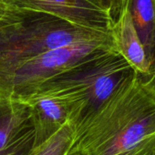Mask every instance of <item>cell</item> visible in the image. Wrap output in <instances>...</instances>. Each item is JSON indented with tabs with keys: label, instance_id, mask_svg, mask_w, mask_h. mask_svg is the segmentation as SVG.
I'll list each match as a JSON object with an SVG mask.
<instances>
[{
	"label": "cell",
	"instance_id": "obj_14",
	"mask_svg": "<svg viewBox=\"0 0 155 155\" xmlns=\"http://www.w3.org/2000/svg\"><path fill=\"white\" fill-rule=\"evenodd\" d=\"M145 85L155 94V49H154V56H153V61L150 68V76L147 78L145 81H142Z\"/></svg>",
	"mask_w": 155,
	"mask_h": 155
},
{
	"label": "cell",
	"instance_id": "obj_4",
	"mask_svg": "<svg viewBox=\"0 0 155 155\" xmlns=\"http://www.w3.org/2000/svg\"><path fill=\"white\" fill-rule=\"evenodd\" d=\"M105 50H117L112 34L58 48L27 59L0 78V96L16 99L30 96L43 85Z\"/></svg>",
	"mask_w": 155,
	"mask_h": 155
},
{
	"label": "cell",
	"instance_id": "obj_6",
	"mask_svg": "<svg viewBox=\"0 0 155 155\" xmlns=\"http://www.w3.org/2000/svg\"><path fill=\"white\" fill-rule=\"evenodd\" d=\"M30 111L34 130V146H37L57 133L66 123L71 122V114L60 100L43 93H34L19 99ZM33 146V147H34Z\"/></svg>",
	"mask_w": 155,
	"mask_h": 155
},
{
	"label": "cell",
	"instance_id": "obj_7",
	"mask_svg": "<svg viewBox=\"0 0 155 155\" xmlns=\"http://www.w3.org/2000/svg\"><path fill=\"white\" fill-rule=\"evenodd\" d=\"M111 34L118 52L129 62L140 79L145 81L150 76V66L126 4L113 25Z\"/></svg>",
	"mask_w": 155,
	"mask_h": 155
},
{
	"label": "cell",
	"instance_id": "obj_5",
	"mask_svg": "<svg viewBox=\"0 0 155 155\" xmlns=\"http://www.w3.org/2000/svg\"><path fill=\"white\" fill-rule=\"evenodd\" d=\"M9 8L45 13L87 29L111 32L114 21L90 0H2Z\"/></svg>",
	"mask_w": 155,
	"mask_h": 155
},
{
	"label": "cell",
	"instance_id": "obj_9",
	"mask_svg": "<svg viewBox=\"0 0 155 155\" xmlns=\"http://www.w3.org/2000/svg\"><path fill=\"white\" fill-rule=\"evenodd\" d=\"M125 4L151 68L155 49V5L152 0H125Z\"/></svg>",
	"mask_w": 155,
	"mask_h": 155
},
{
	"label": "cell",
	"instance_id": "obj_16",
	"mask_svg": "<svg viewBox=\"0 0 155 155\" xmlns=\"http://www.w3.org/2000/svg\"><path fill=\"white\" fill-rule=\"evenodd\" d=\"M152 1H153V3H154V5H155V0H152Z\"/></svg>",
	"mask_w": 155,
	"mask_h": 155
},
{
	"label": "cell",
	"instance_id": "obj_13",
	"mask_svg": "<svg viewBox=\"0 0 155 155\" xmlns=\"http://www.w3.org/2000/svg\"><path fill=\"white\" fill-rule=\"evenodd\" d=\"M129 155H155V133L144 139Z\"/></svg>",
	"mask_w": 155,
	"mask_h": 155
},
{
	"label": "cell",
	"instance_id": "obj_12",
	"mask_svg": "<svg viewBox=\"0 0 155 155\" xmlns=\"http://www.w3.org/2000/svg\"><path fill=\"white\" fill-rule=\"evenodd\" d=\"M110 14L114 23L119 18L125 5V0H90Z\"/></svg>",
	"mask_w": 155,
	"mask_h": 155
},
{
	"label": "cell",
	"instance_id": "obj_10",
	"mask_svg": "<svg viewBox=\"0 0 155 155\" xmlns=\"http://www.w3.org/2000/svg\"><path fill=\"white\" fill-rule=\"evenodd\" d=\"M73 135L74 125L69 121L48 140L34 146L28 155H68Z\"/></svg>",
	"mask_w": 155,
	"mask_h": 155
},
{
	"label": "cell",
	"instance_id": "obj_8",
	"mask_svg": "<svg viewBox=\"0 0 155 155\" xmlns=\"http://www.w3.org/2000/svg\"><path fill=\"white\" fill-rule=\"evenodd\" d=\"M30 128L32 123L27 104L19 99L0 96V151Z\"/></svg>",
	"mask_w": 155,
	"mask_h": 155
},
{
	"label": "cell",
	"instance_id": "obj_2",
	"mask_svg": "<svg viewBox=\"0 0 155 155\" xmlns=\"http://www.w3.org/2000/svg\"><path fill=\"white\" fill-rule=\"evenodd\" d=\"M110 36L111 32L87 29L45 13L8 7L0 19V78L18 64L47 51Z\"/></svg>",
	"mask_w": 155,
	"mask_h": 155
},
{
	"label": "cell",
	"instance_id": "obj_11",
	"mask_svg": "<svg viewBox=\"0 0 155 155\" xmlns=\"http://www.w3.org/2000/svg\"><path fill=\"white\" fill-rule=\"evenodd\" d=\"M34 140L35 134L32 127L16 137L0 151V155H28L34 146Z\"/></svg>",
	"mask_w": 155,
	"mask_h": 155
},
{
	"label": "cell",
	"instance_id": "obj_1",
	"mask_svg": "<svg viewBox=\"0 0 155 155\" xmlns=\"http://www.w3.org/2000/svg\"><path fill=\"white\" fill-rule=\"evenodd\" d=\"M155 133V94L136 75L74 124L68 155H129Z\"/></svg>",
	"mask_w": 155,
	"mask_h": 155
},
{
	"label": "cell",
	"instance_id": "obj_15",
	"mask_svg": "<svg viewBox=\"0 0 155 155\" xmlns=\"http://www.w3.org/2000/svg\"><path fill=\"white\" fill-rule=\"evenodd\" d=\"M8 8V7L2 1V0H0V19H1V18L4 16V14L6 13Z\"/></svg>",
	"mask_w": 155,
	"mask_h": 155
},
{
	"label": "cell",
	"instance_id": "obj_3",
	"mask_svg": "<svg viewBox=\"0 0 155 155\" xmlns=\"http://www.w3.org/2000/svg\"><path fill=\"white\" fill-rule=\"evenodd\" d=\"M136 75L117 50H105L43 85L35 93L63 101L70 111L74 125L98 110L116 90Z\"/></svg>",
	"mask_w": 155,
	"mask_h": 155
}]
</instances>
